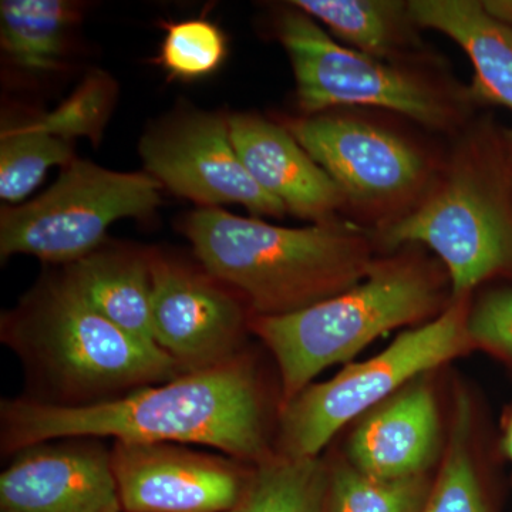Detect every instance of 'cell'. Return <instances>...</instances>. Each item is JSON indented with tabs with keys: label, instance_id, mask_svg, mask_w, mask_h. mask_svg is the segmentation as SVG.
Segmentation results:
<instances>
[{
	"label": "cell",
	"instance_id": "cell-17",
	"mask_svg": "<svg viewBox=\"0 0 512 512\" xmlns=\"http://www.w3.org/2000/svg\"><path fill=\"white\" fill-rule=\"evenodd\" d=\"M64 274L104 318L137 338L154 342L150 255L96 251L67 266Z\"/></svg>",
	"mask_w": 512,
	"mask_h": 512
},
{
	"label": "cell",
	"instance_id": "cell-29",
	"mask_svg": "<svg viewBox=\"0 0 512 512\" xmlns=\"http://www.w3.org/2000/svg\"><path fill=\"white\" fill-rule=\"evenodd\" d=\"M505 148H507L508 165H510L511 183H512V133L507 134L505 138Z\"/></svg>",
	"mask_w": 512,
	"mask_h": 512
},
{
	"label": "cell",
	"instance_id": "cell-19",
	"mask_svg": "<svg viewBox=\"0 0 512 512\" xmlns=\"http://www.w3.org/2000/svg\"><path fill=\"white\" fill-rule=\"evenodd\" d=\"M330 467L318 457L272 454L258 464L231 512H329Z\"/></svg>",
	"mask_w": 512,
	"mask_h": 512
},
{
	"label": "cell",
	"instance_id": "cell-7",
	"mask_svg": "<svg viewBox=\"0 0 512 512\" xmlns=\"http://www.w3.org/2000/svg\"><path fill=\"white\" fill-rule=\"evenodd\" d=\"M160 188L150 174L117 173L74 160L36 200L3 210L0 256L76 264L97 251L111 224L156 210Z\"/></svg>",
	"mask_w": 512,
	"mask_h": 512
},
{
	"label": "cell",
	"instance_id": "cell-11",
	"mask_svg": "<svg viewBox=\"0 0 512 512\" xmlns=\"http://www.w3.org/2000/svg\"><path fill=\"white\" fill-rule=\"evenodd\" d=\"M286 128L356 204L406 200L426 178V161L410 144L366 121L318 114L289 121Z\"/></svg>",
	"mask_w": 512,
	"mask_h": 512
},
{
	"label": "cell",
	"instance_id": "cell-20",
	"mask_svg": "<svg viewBox=\"0 0 512 512\" xmlns=\"http://www.w3.org/2000/svg\"><path fill=\"white\" fill-rule=\"evenodd\" d=\"M292 5L377 60L393 53L410 18L409 3L387 0H298Z\"/></svg>",
	"mask_w": 512,
	"mask_h": 512
},
{
	"label": "cell",
	"instance_id": "cell-10",
	"mask_svg": "<svg viewBox=\"0 0 512 512\" xmlns=\"http://www.w3.org/2000/svg\"><path fill=\"white\" fill-rule=\"evenodd\" d=\"M110 458L124 512H231L254 474L181 444L114 441Z\"/></svg>",
	"mask_w": 512,
	"mask_h": 512
},
{
	"label": "cell",
	"instance_id": "cell-24",
	"mask_svg": "<svg viewBox=\"0 0 512 512\" xmlns=\"http://www.w3.org/2000/svg\"><path fill=\"white\" fill-rule=\"evenodd\" d=\"M116 93V83L109 74L96 72L84 79L73 96L56 110L33 120L42 130L70 143L76 137L99 141Z\"/></svg>",
	"mask_w": 512,
	"mask_h": 512
},
{
	"label": "cell",
	"instance_id": "cell-15",
	"mask_svg": "<svg viewBox=\"0 0 512 512\" xmlns=\"http://www.w3.org/2000/svg\"><path fill=\"white\" fill-rule=\"evenodd\" d=\"M439 431L429 384L413 382L359 424L350 439V464L383 480L424 476L436 457Z\"/></svg>",
	"mask_w": 512,
	"mask_h": 512
},
{
	"label": "cell",
	"instance_id": "cell-13",
	"mask_svg": "<svg viewBox=\"0 0 512 512\" xmlns=\"http://www.w3.org/2000/svg\"><path fill=\"white\" fill-rule=\"evenodd\" d=\"M92 440L18 451L0 476V512H124L110 450Z\"/></svg>",
	"mask_w": 512,
	"mask_h": 512
},
{
	"label": "cell",
	"instance_id": "cell-6",
	"mask_svg": "<svg viewBox=\"0 0 512 512\" xmlns=\"http://www.w3.org/2000/svg\"><path fill=\"white\" fill-rule=\"evenodd\" d=\"M468 295L426 325L407 330L382 353L350 363L323 383H312L281 407L278 451L286 458H315L349 421L454 357L473 348L467 333Z\"/></svg>",
	"mask_w": 512,
	"mask_h": 512
},
{
	"label": "cell",
	"instance_id": "cell-2",
	"mask_svg": "<svg viewBox=\"0 0 512 512\" xmlns=\"http://www.w3.org/2000/svg\"><path fill=\"white\" fill-rule=\"evenodd\" d=\"M2 339L42 392L35 402L50 406L109 402L184 375L157 343L104 318L66 274L40 282L3 318Z\"/></svg>",
	"mask_w": 512,
	"mask_h": 512
},
{
	"label": "cell",
	"instance_id": "cell-16",
	"mask_svg": "<svg viewBox=\"0 0 512 512\" xmlns=\"http://www.w3.org/2000/svg\"><path fill=\"white\" fill-rule=\"evenodd\" d=\"M409 12L414 23L439 30L467 53L476 69V99L512 111V26L473 0H414Z\"/></svg>",
	"mask_w": 512,
	"mask_h": 512
},
{
	"label": "cell",
	"instance_id": "cell-27",
	"mask_svg": "<svg viewBox=\"0 0 512 512\" xmlns=\"http://www.w3.org/2000/svg\"><path fill=\"white\" fill-rule=\"evenodd\" d=\"M483 6L493 18L512 26V0H488Z\"/></svg>",
	"mask_w": 512,
	"mask_h": 512
},
{
	"label": "cell",
	"instance_id": "cell-4",
	"mask_svg": "<svg viewBox=\"0 0 512 512\" xmlns=\"http://www.w3.org/2000/svg\"><path fill=\"white\" fill-rule=\"evenodd\" d=\"M440 281L414 259L375 262L360 284L281 316L249 319V329L271 350L281 375V407L323 370L348 362L377 338L436 311Z\"/></svg>",
	"mask_w": 512,
	"mask_h": 512
},
{
	"label": "cell",
	"instance_id": "cell-12",
	"mask_svg": "<svg viewBox=\"0 0 512 512\" xmlns=\"http://www.w3.org/2000/svg\"><path fill=\"white\" fill-rule=\"evenodd\" d=\"M150 268L153 339L184 373L241 355L249 320L231 293L163 256L150 255Z\"/></svg>",
	"mask_w": 512,
	"mask_h": 512
},
{
	"label": "cell",
	"instance_id": "cell-8",
	"mask_svg": "<svg viewBox=\"0 0 512 512\" xmlns=\"http://www.w3.org/2000/svg\"><path fill=\"white\" fill-rule=\"evenodd\" d=\"M278 30L306 113L369 106L396 111L426 127L451 123L450 106L433 86L416 74L339 45L301 10L286 12Z\"/></svg>",
	"mask_w": 512,
	"mask_h": 512
},
{
	"label": "cell",
	"instance_id": "cell-22",
	"mask_svg": "<svg viewBox=\"0 0 512 512\" xmlns=\"http://www.w3.org/2000/svg\"><path fill=\"white\" fill-rule=\"evenodd\" d=\"M471 416L467 394H458L443 464L421 512H491L471 454Z\"/></svg>",
	"mask_w": 512,
	"mask_h": 512
},
{
	"label": "cell",
	"instance_id": "cell-5",
	"mask_svg": "<svg viewBox=\"0 0 512 512\" xmlns=\"http://www.w3.org/2000/svg\"><path fill=\"white\" fill-rule=\"evenodd\" d=\"M387 247L423 244L447 266L453 298L512 271V183L507 148L471 141L439 187L383 232Z\"/></svg>",
	"mask_w": 512,
	"mask_h": 512
},
{
	"label": "cell",
	"instance_id": "cell-26",
	"mask_svg": "<svg viewBox=\"0 0 512 512\" xmlns=\"http://www.w3.org/2000/svg\"><path fill=\"white\" fill-rule=\"evenodd\" d=\"M467 333L471 345L512 365V288L484 295L468 312Z\"/></svg>",
	"mask_w": 512,
	"mask_h": 512
},
{
	"label": "cell",
	"instance_id": "cell-9",
	"mask_svg": "<svg viewBox=\"0 0 512 512\" xmlns=\"http://www.w3.org/2000/svg\"><path fill=\"white\" fill-rule=\"evenodd\" d=\"M141 157L151 177L192 201L285 215V205L262 190L242 164L221 114L191 111L168 120L141 140Z\"/></svg>",
	"mask_w": 512,
	"mask_h": 512
},
{
	"label": "cell",
	"instance_id": "cell-21",
	"mask_svg": "<svg viewBox=\"0 0 512 512\" xmlns=\"http://www.w3.org/2000/svg\"><path fill=\"white\" fill-rule=\"evenodd\" d=\"M73 161L72 143L42 130L33 119L3 128L0 197L9 202L25 200L50 167H67Z\"/></svg>",
	"mask_w": 512,
	"mask_h": 512
},
{
	"label": "cell",
	"instance_id": "cell-25",
	"mask_svg": "<svg viewBox=\"0 0 512 512\" xmlns=\"http://www.w3.org/2000/svg\"><path fill=\"white\" fill-rule=\"evenodd\" d=\"M225 55L224 33L204 19L184 20L170 26L161 47L165 69L183 79H198L215 72Z\"/></svg>",
	"mask_w": 512,
	"mask_h": 512
},
{
	"label": "cell",
	"instance_id": "cell-23",
	"mask_svg": "<svg viewBox=\"0 0 512 512\" xmlns=\"http://www.w3.org/2000/svg\"><path fill=\"white\" fill-rule=\"evenodd\" d=\"M431 483L426 474L383 480L338 464L330 467L329 512H421Z\"/></svg>",
	"mask_w": 512,
	"mask_h": 512
},
{
	"label": "cell",
	"instance_id": "cell-18",
	"mask_svg": "<svg viewBox=\"0 0 512 512\" xmlns=\"http://www.w3.org/2000/svg\"><path fill=\"white\" fill-rule=\"evenodd\" d=\"M82 8L66 0H3L0 45L19 69L46 73L62 67Z\"/></svg>",
	"mask_w": 512,
	"mask_h": 512
},
{
	"label": "cell",
	"instance_id": "cell-1",
	"mask_svg": "<svg viewBox=\"0 0 512 512\" xmlns=\"http://www.w3.org/2000/svg\"><path fill=\"white\" fill-rule=\"evenodd\" d=\"M0 417L2 450L8 454L49 441L111 437L201 444L256 466L272 456L264 396L242 355L90 406H50L28 397L6 400Z\"/></svg>",
	"mask_w": 512,
	"mask_h": 512
},
{
	"label": "cell",
	"instance_id": "cell-28",
	"mask_svg": "<svg viewBox=\"0 0 512 512\" xmlns=\"http://www.w3.org/2000/svg\"><path fill=\"white\" fill-rule=\"evenodd\" d=\"M503 448L504 453L512 463V404L508 407L503 419Z\"/></svg>",
	"mask_w": 512,
	"mask_h": 512
},
{
	"label": "cell",
	"instance_id": "cell-3",
	"mask_svg": "<svg viewBox=\"0 0 512 512\" xmlns=\"http://www.w3.org/2000/svg\"><path fill=\"white\" fill-rule=\"evenodd\" d=\"M185 232L208 275L244 293L258 316L288 315L339 295L375 265L365 235L350 225L276 227L202 208Z\"/></svg>",
	"mask_w": 512,
	"mask_h": 512
},
{
	"label": "cell",
	"instance_id": "cell-14",
	"mask_svg": "<svg viewBox=\"0 0 512 512\" xmlns=\"http://www.w3.org/2000/svg\"><path fill=\"white\" fill-rule=\"evenodd\" d=\"M228 124L242 164L255 183L281 201L286 211L320 224L348 201L288 128L251 114H235Z\"/></svg>",
	"mask_w": 512,
	"mask_h": 512
}]
</instances>
